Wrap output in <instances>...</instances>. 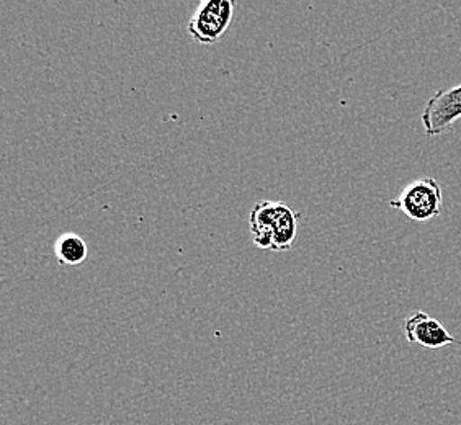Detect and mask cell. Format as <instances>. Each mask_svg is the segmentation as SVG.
Returning a JSON list of instances; mask_svg holds the SVG:
<instances>
[{
  "instance_id": "obj_3",
  "label": "cell",
  "mask_w": 461,
  "mask_h": 425,
  "mask_svg": "<svg viewBox=\"0 0 461 425\" xmlns=\"http://www.w3.org/2000/svg\"><path fill=\"white\" fill-rule=\"evenodd\" d=\"M461 118V84L435 92L422 110V124L429 136L445 133Z\"/></svg>"
},
{
  "instance_id": "obj_5",
  "label": "cell",
  "mask_w": 461,
  "mask_h": 425,
  "mask_svg": "<svg viewBox=\"0 0 461 425\" xmlns=\"http://www.w3.org/2000/svg\"><path fill=\"white\" fill-rule=\"evenodd\" d=\"M284 208L285 203L282 202H260L250 212L249 228H250L254 244L258 249L272 250L276 220L284 212Z\"/></svg>"
},
{
  "instance_id": "obj_7",
  "label": "cell",
  "mask_w": 461,
  "mask_h": 425,
  "mask_svg": "<svg viewBox=\"0 0 461 425\" xmlns=\"http://www.w3.org/2000/svg\"><path fill=\"white\" fill-rule=\"evenodd\" d=\"M296 232H298V214L293 212L288 204H285L284 212L276 220L272 250L282 252V250L292 249L293 242L296 240Z\"/></svg>"
},
{
  "instance_id": "obj_1",
  "label": "cell",
  "mask_w": 461,
  "mask_h": 425,
  "mask_svg": "<svg viewBox=\"0 0 461 425\" xmlns=\"http://www.w3.org/2000/svg\"><path fill=\"white\" fill-rule=\"evenodd\" d=\"M444 194L442 186L435 178H420L414 180L394 200H391L390 206L398 210L409 220L417 222H427L435 220L442 212Z\"/></svg>"
},
{
  "instance_id": "obj_6",
  "label": "cell",
  "mask_w": 461,
  "mask_h": 425,
  "mask_svg": "<svg viewBox=\"0 0 461 425\" xmlns=\"http://www.w3.org/2000/svg\"><path fill=\"white\" fill-rule=\"evenodd\" d=\"M54 254L62 266L77 267L86 262L89 256V248L79 234L64 232L54 244Z\"/></svg>"
},
{
  "instance_id": "obj_2",
  "label": "cell",
  "mask_w": 461,
  "mask_h": 425,
  "mask_svg": "<svg viewBox=\"0 0 461 425\" xmlns=\"http://www.w3.org/2000/svg\"><path fill=\"white\" fill-rule=\"evenodd\" d=\"M236 4L232 0H203L188 22V33L202 45H213L230 28Z\"/></svg>"
},
{
  "instance_id": "obj_4",
  "label": "cell",
  "mask_w": 461,
  "mask_h": 425,
  "mask_svg": "<svg viewBox=\"0 0 461 425\" xmlns=\"http://www.w3.org/2000/svg\"><path fill=\"white\" fill-rule=\"evenodd\" d=\"M404 334L409 344H417L430 350L444 348L455 344L456 340L438 319L432 318L422 311H417L404 321Z\"/></svg>"
}]
</instances>
